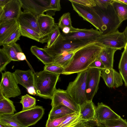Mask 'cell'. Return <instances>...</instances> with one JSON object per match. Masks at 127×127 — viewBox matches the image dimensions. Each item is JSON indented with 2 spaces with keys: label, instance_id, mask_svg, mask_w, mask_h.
I'll list each match as a JSON object with an SVG mask.
<instances>
[{
  "label": "cell",
  "instance_id": "cell-7",
  "mask_svg": "<svg viewBox=\"0 0 127 127\" xmlns=\"http://www.w3.org/2000/svg\"><path fill=\"white\" fill-rule=\"evenodd\" d=\"M95 42L104 47L111 48L121 50L125 47L127 41L123 32L118 30L108 33L101 34Z\"/></svg>",
  "mask_w": 127,
  "mask_h": 127
},
{
  "label": "cell",
  "instance_id": "cell-12",
  "mask_svg": "<svg viewBox=\"0 0 127 127\" xmlns=\"http://www.w3.org/2000/svg\"><path fill=\"white\" fill-rule=\"evenodd\" d=\"M21 8L20 0H11L3 7L0 14V23L12 19L17 20L22 12Z\"/></svg>",
  "mask_w": 127,
  "mask_h": 127
},
{
  "label": "cell",
  "instance_id": "cell-17",
  "mask_svg": "<svg viewBox=\"0 0 127 127\" xmlns=\"http://www.w3.org/2000/svg\"><path fill=\"white\" fill-rule=\"evenodd\" d=\"M73 9L83 19L87 21L99 31L98 21L96 16L90 8L87 7L79 4L71 2Z\"/></svg>",
  "mask_w": 127,
  "mask_h": 127
},
{
  "label": "cell",
  "instance_id": "cell-49",
  "mask_svg": "<svg viewBox=\"0 0 127 127\" xmlns=\"http://www.w3.org/2000/svg\"><path fill=\"white\" fill-rule=\"evenodd\" d=\"M11 0H0V7H3Z\"/></svg>",
  "mask_w": 127,
  "mask_h": 127
},
{
  "label": "cell",
  "instance_id": "cell-52",
  "mask_svg": "<svg viewBox=\"0 0 127 127\" xmlns=\"http://www.w3.org/2000/svg\"><path fill=\"white\" fill-rule=\"evenodd\" d=\"M124 48V49L127 52V43Z\"/></svg>",
  "mask_w": 127,
  "mask_h": 127
},
{
  "label": "cell",
  "instance_id": "cell-47",
  "mask_svg": "<svg viewBox=\"0 0 127 127\" xmlns=\"http://www.w3.org/2000/svg\"><path fill=\"white\" fill-rule=\"evenodd\" d=\"M74 127H93L88 125L86 121H82Z\"/></svg>",
  "mask_w": 127,
  "mask_h": 127
},
{
  "label": "cell",
  "instance_id": "cell-23",
  "mask_svg": "<svg viewBox=\"0 0 127 127\" xmlns=\"http://www.w3.org/2000/svg\"><path fill=\"white\" fill-rule=\"evenodd\" d=\"M32 53L45 65L53 63L54 57L48 54L43 48L36 46H32L30 48Z\"/></svg>",
  "mask_w": 127,
  "mask_h": 127
},
{
  "label": "cell",
  "instance_id": "cell-48",
  "mask_svg": "<svg viewBox=\"0 0 127 127\" xmlns=\"http://www.w3.org/2000/svg\"><path fill=\"white\" fill-rule=\"evenodd\" d=\"M28 93L30 94L35 95H37L35 89L34 87H31L27 89Z\"/></svg>",
  "mask_w": 127,
  "mask_h": 127
},
{
  "label": "cell",
  "instance_id": "cell-13",
  "mask_svg": "<svg viewBox=\"0 0 127 127\" xmlns=\"http://www.w3.org/2000/svg\"><path fill=\"white\" fill-rule=\"evenodd\" d=\"M63 38L65 40H88L95 41L101 36V34L98 30L93 28L90 29H82L79 31L67 34H61Z\"/></svg>",
  "mask_w": 127,
  "mask_h": 127
},
{
  "label": "cell",
  "instance_id": "cell-42",
  "mask_svg": "<svg viewBox=\"0 0 127 127\" xmlns=\"http://www.w3.org/2000/svg\"><path fill=\"white\" fill-rule=\"evenodd\" d=\"M73 2L86 7L91 8L95 7L96 4L95 0H69Z\"/></svg>",
  "mask_w": 127,
  "mask_h": 127
},
{
  "label": "cell",
  "instance_id": "cell-51",
  "mask_svg": "<svg viewBox=\"0 0 127 127\" xmlns=\"http://www.w3.org/2000/svg\"><path fill=\"white\" fill-rule=\"evenodd\" d=\"M119 1L127 5V0H118Z\"/></svg>",
  "mask_w": 127,
  "mask_h": 127
},
{
  "label": "cell",
  "instance_id": "cell-27",
  "mask_svg": "<svg viewBox=\"0 0 127 127\" xmlns=\"http://www.w3.org/2000/svg\"><path fill=\"white\" fill-rule=\"evenodd\" d=\"M79 49L65 53L54 57L53 63L64 68L70 63L76 52Z\"/></svg>",
  "mask_w": 127,
  "mask_h": 127
},
{
  "label": "cell",
  "instance_id": "cell-39",
  "mask_svg": "<svg viewBox=\"0 0 127 127\" xmlns=\"http://www.w3.org/2000/svg\"><path fill=\"white\" fill-rule=\"evenodd\" d=\"M64 68L60 66L53 63L45 65L44 70L48 72L60 75L62 74Z\"/></svg>",
  "mask_w": 127,
  "mask_h": 127
},
{
  "label": "cell",
  "instance_id": "cell-35",
  "mask_svg": "<svg viewBox=\"0 0 127 127\" xmlns=\"http://www.w3.org/2000/svg\"><path fill=\"white\" fill-rule=\"evenodd\" d=\"M72 23L70 14L67 12L64 13L61 16L59 19L58 22L56 24L62 30L65 27H72Z\"/></svg>",
  "mask_w": 127,
  "mask_h": 127
},
{
  "label": "cell",
  "instance_id": "cell-46",
  "mask_svg": "<svg viewBox=\"0 0 127 127\" xmlns=\"http://www.w3.org/2000/svg\"><path fill=\"white\" fill-rule=\"evenodd\" d=\"M17 57L19 61L25 60L27 61L26 56L23 52H18L17 54Z\"/></svg>",
  "mask_w": 127,
  "mask_h": 127
},
{
  "label": "cell",
  "instance_id": "cell-11",
  "mask_svg": "<svg viewBox=\"0 0 127 127\" xmlns=\"http://www.w3.org/2000/svg\"><path fill=\"white\" fill-rule=\"evenodd\" d=\"M23 12H29L36 17L49 10L50 0H20Z\"/></svg>",
  "mask_w": 127,
  "mask_h": 127
},
{
  "label": "cell",
  "instance_id": "cell-2",
  "mask_svg": "<svg viewBox=\"0 0 127 127\" xmlns=\"http://www.w3.org/2000/svg\"><path fill=\"white\" fill-rule=\"evenodd\" d=\"M60 75L44 70L34 73V88L37 95L51 99Z\"/></svg>",
  "mask_w": 127,
  "mask_h": 127
},
{
  "label": "cell",
  "instance_id": "cell-45",
  "mask_svg": "<svg viewBox=\"0 0 127 127\" xmlns=\"http://www.w3.org/2000/svg\"><path fill=\"white\" fill-rule=\"evenodd\" d=\"M82 29L75 28L73 27H65L63 28L62 30V33L64 34H67L70 33L80 31Z\"/></svg>",
  "mask_w": 127,
  "mask_h": 127
},
{
  "label": "cell",
  "instance_id": "cell-1",
  "mask_svg": "<svg viewBox=\"0 0 127 127\" xmlns=\"http://www.w3.org/2000/svg\"><path fill=\"white\" fill-rule=\"evenodd\" d=\"M104 48L95 42L80 48L75 53L62 74L78 73L87 70Z\"/></svg>",
  "mask_w": 127,
  "mask_h": 127
},
{
  "label": "cell",
  "instance_id": "cell-20",
  "mask_svg": "<svg viewBox=\"0 0 127 127\" xmlns=\"http://www.w3.org/2000/svg\"><path fill=\"white\" fill-rule=\"evenodd\" d=\"M19 27L17 20L12 19L0 23V45Z\"/></svg>",
  "mask_w": 127,
  "mask_h": 127
},
{
  "label": "cell",
  "instance_id": "cell-19",
  "mask_svg": "<svg viewBox=\"0 0 127 127\" xmlns=\"http://www.w3.org/2000/svg\"><path fill=\"white\" fill-rule=\"evenodd\" d=\"M17 21L19 26L31 29L39 34L42 37L37 22V17L31 13L22 12Z\"/></svg>",
  "mask_w": 127,
  "mask_h": 127
},
{
  "label": "cell",
  "instance_id": "cell-30",
  "mask_svg": "<svg viewBox=\"0 0 127 127\" xmlns=\"http://www.w3.org/2000/svg\"><path fill=\"white\" fill-rule=\"evenodd\" d=\"M83 121L80 112H76L69 115L58 127H74Z\"/></svg>",
  "mask_w": 127,
  "mask_h": 127
},
{
  "label": "cell",
  "instance_id": "cell-41",
  "mask_svg": "<svg viewBox=\"0 0 127 127\" xmlns=\"http://www.w3.org/2000/svg\"><path fill=\"white\" fill-rule=\"evenodd\" d=\"M69 115L51 120L48 119L45 127H58L67 118Z\"/></svg>",
  "mask_w": 127,
  "mask_h": 127
},
{
  "label": "cell",
  "instance_id": "cell-44",
  "mask_svg": "<svg viewBox=\"0 0 127 127\" xmlns=\"http://www.w3.org/2000/svg\"><path fill=\"white\" fill-rule=\"evenodd\" d=\"M96 68L101 69L107 68L97 58L89 66L88 68Z\"/></svg>",
  "mask_w": 127,
  "mask_h": 127
},
{
  "label": "cell",
  "instance_id": "cell-18",
  "mask_svg": "<svg viewBox=\"0 0 127 127\" xmlns=\"http://www.w3.org/2000/svg\"><path fill=\"white\" fill-rule=\"evenodd\" d=\"M37 22L44 42V38L46 40L45 37L47 36L54 29L56 24L54 19L52 16L43 14L37 17Z\"/></svg>",
  "mask_w": 127,
  "mask_h": 127
},
{
  "label": "cell",
  "instance_id": "cell-4",
  "mask_svg": "<svg viewBox=\"0 0 127 127\" xmlns=\"http://www.w3.org/2000/svg\"><path fill=\"white\" fill-rule=\"evenodd\" d=\"M95 41L88 40H66L63 38L61 34L51 47L43 49L49 55L54 57L79 49Z\"/></svg>",
  "mask_w": 127,
  "mask_h": 127
},
{
  "label": "cell",
  "instance_id": "cell-50",
  "mask_svg": "<svg viewBox=\"0 0 127 127\" xmlns=\"http://www.w3.org/2000/svg\"><path fill=\"white\" fill-rule=\"evenodd\" d=\"M125 37L127 43V26L123 32Z\"/></svg>",
  "mask_w": 127,
  "mask_h": 127
},
{
  "label": "cell",
  "instance_id": "cell-16",
  "mask_svg": "<svg viewBox=\"0 0 127 127\" xmlns=\"http://www.w3.org/2000/svg\"><path fill=\"white\" fill-rule=\"evenodd\" d=\"M95 117L97 124L106 120L118 119L121 117L110 107L102 102H98L95 110Z\"/></svg>",
  "mask_w": 127,
  "mask_h": 127
},
{
  "label": "cell",
  "instance_id": "cell-8",
  "mask_svg": "<svg viewBox=\"0 0 127 127\" xmlns=\"http://www.w3.org/2000/svg\"><path fill=\"white\" fill-rule=\"evenodd\" d=\"M0 91L5 97L8 98L14 97L21 95L20 90L12 73L8 71L2 73Z\"/></svg>",
  "mask_w": 127,
  "mask_h": 127
},
{
  "label": "cell",
  "instance_id": "cell-40",
  "mask_svg": "<svg viewBox=\"0 0 127 127\" xmlns=\"http://www.w3.org/2000/svg\"><path fill=\"white\" fill-rule=\"evenodd\" d=\"M12 60L3 50L0 49V72H1L5 69L6 66Z\"/></svg>",
  "mask_w": 127,
  "mask_h": 127
},
{
  "label": "cell",
  "instance_id": "cell-9",
  "mask_svg": "<svg viewBox=\"0 0 127 127\" xmlns=\"http://www.w3.org/2000/svg\"><path fill=\"white\" fill-rule=\"evenodd\" d=\"M102 70L94 68L88 69L86 91L87 101L92 100L97 92Z\"/></svg>",
  "mask_w": 127,
  "mask_h": 127
},
{
  "label": "cell",
  "instance_id": "cell-3",
  "mask_svg": "<svg viewBox=\"0 0 127 127\" xmlns=\"http://www.w3.org/2000/svg\"><path fill=\"white\" fill-rule=\"evenodd\" d=\"M96 16L101 34L118 30L121 23L116 14L111 4L106 9H102L97 6L90 8Z\"/></svg>",
  "mask_w": 127,
  "mask_h": 127
},
{
  "label": "cell",
  "instance_id": "cell-32",
  "mask_svg": "<svg viewBox=\"0 0 127 127\" xmlns=\"http://www.w3.org/2000/svg\"><path fill=\"white\" fill-rule=\"evenodd\" d=\"M19 29L21 36L42 43L41 36L34 30L28 27L20 26H19Z\"/></svg>",
  "mask_w": 127,
  "mask_h": 127
},
{
  "label": "cell",
  "instance_id": "cell-53",
  "mask_svg": "<svg viewBox=\"0 0 127 127\" xmlns=\"http://www.w3.org/2000/svg\"><path fill=\"white\" fill-rule=\"evenodd\" d=\"M0 127H4L1 125H0Z\"/></svg>",
  "mask_w": 127,
  "mask_h": 127
},
{
  "label": "cell",
  "instance_id": "cell-10",
  "mask_svg": "<svg viewBox=\"0 0 127 127\" xmlns=\"http://www.w3.org/2000/svg\"><path fill=\"white\" fill-rule=\"evenodd\" d=\"M52 107L60 105L65 106L76 112H79L80 106L74 100L66 90L56 89L51 99Z\"/></svg>",
  "mask_w": 127,
  "mask_h": 127
},
{
  "label": "cell",
  "instance_id": "cell-33",
  "mask_svg": "<svg viewBox=\"0 0 127 127\" xmlns=\"http://www.w3.org/2000/svg\"><path fill=\"white\" fill-rule=\"evenodd\" d=\"M97 124L99 127H127L126 120L121 117L118 119L106 120Z\"/></svg>",
  "mask_w": 127,
  "mask_h": 127
},
{
  "label": "cell",
  "instance_id": "cell-15",
  "mask_svg": "<svg viewBox=\"0 0 127 127\" xmlns=\"http://www.w3.org/2000/svg\"><path fill=\"white\" fill-rule=\"evenodd\" d=\"M34 72L32 70H22L16 69L13 74L17 82L27 89L34 87Z\"/></svg>",
  "mask_w": 127,
  "mask_h": 127
},
{
  "label": "cell",
  "instance_id": "cell-38",
  "mask_svg": "<svg viewBox=\"0 0 127 127\" xmlns=\"http://www.w3.org/2000/svg\"><path fill=\"white\" fill-rule=\"evenodd\" d=\"M21 36L19 27L15 32H13L0 45V46H3L8 45L11 43H16L18 40H20V38Z\"/></svg>",
  "mask_w": 127,
  "mask_h": 127
},
{
  "label": "cell",
  "instance_id": "cell-31",
  "mask_svg": "<svg viewBox=\"0 0 127 127\" xmlns=\"http://www.w3.org/2000/svg\"><path fill=\"white\" fill-rule=\"evenodd\" d=\"M118 68L125 85L127 87V52L125 49L122 53Z\"/></svg>",
  "mask_w": 127,
  "mask_h": 127
},
{
  "label": "cell",
  "instance_id": "cell-21",
  "mask_svg": "<svg viewBox=\"0 0 127 127\" xmlns=\"http://www.w3.org/2000/svg\"><path fill=\"white\" fill-rule=\"evenodd\" d=\"M80 113L84 121L96 122L95 117L96 107L92 100L87 101L80 106Z\"/></svg>",
  "mask_w": 127,
  "mask_h": 127
},
{
  "label": "cell",
  "instance_id": "cell-26",
  "mask_svg": "<svg viewBox=\"0 0 127 127\" xmlns=\"http://www.w3.org/2000/svg\"><path fill=\"white\" fill-rule=\"evenodd\" d=\"M111 5L121 23L127 19V5L118 0H113Z\"/></svg>",
  "mask_w": 127,
  "mask_h": 127
},
{
  "label": "cell",
  "instance_id": "cell-28",
  "mask_svg": "<svg viewBox=\"0 0 127 127\" xmlns=\"http://www.w3.org/2000/svg\"><path fill=\"white\" fill-rule=\"evenodd\" d=\"M2 49L12 61H19L17 57V54L23 52L19 44L14 43L4 45Z\"/></svg>",
  "mask_w": 127,
  "mask_h": 127
},
{
  "label": "cell",
  "instance_id": "cell-6",
  "mask_svg": "<svg viewBox=\"0 0 127 127\" xmlns=\"http://www.w3.org/2000/svg\"><path fill=\"white\" fill-rule=\"evenodd\" d=\"M44 112L43 107L36 105L31 109L16 113L13 116L24 126L28 127L35 125L39 121Z\"/></svg>",
  "mask_w": 127,
  "mask_h": 127
},
{
  "label": "cell",
  "instance_id": "cell-24",
  "mask_svg": "<svg viewBox=\"0 0 127 127\" xmlns=\"http://www.w3.org/2000/svg\"><path fill=\"white\" fill-rule=\"evenodd\" d=\"M75 112L65 106L59 105L52 107L49 113L48 119L51 120L62 117Z\"/></svg>",
  "mask_w": 127,
  "mask_h": 127
},
{
  "label": "cell",
  "instance_id": "cell-34",
  "mask_svg": "<svg viewBox=\"0 0 127 127\" xmlns=\"http://www.w3.org/2000/svg\"><path fill=\"white\" fill-rule=\"evenodd\" d=\"M20 103L23 105L22 111H24L35 107L36 106V100L35 98L26 94L21 96Z\"/></svg>",
  "mask_w": 127,
  "mask_h": 127
},
{
  "label": "cell",
  "instance_id": "cell-5",
  "mask_svg": "<svg viewBox=\"0 0 127 127\" xmlns=\"http://www.w3.org/2000/svg\"><path fill=\"white\" fill-rule=\"evenodd\" d=\"M88 72L87 69L78 73L75 79L69 83L66 90L79 106L87 101L86 91Z\"/></svg>",
  "mask_w": 127,
  "mask_h": 127
},
{
  "label": "cell",
  "instance_id": "cell-36",
  "mask_svg": "<svg viewBox=\"0 0 127 127\" xmlns=\"http://www.w3.org/2000/svg\"><path fill=\"white\" fill-rule=\"evenodd\" d=\"M59 28L56 24L52 31L48 36V39L45 48H49L53 44L59 36L61 34Z\"/></svg>",
  "mask_w": 127,
  "mask_h": 127
},
{
  "label": "cell",
  "instance_id": "cell-43",
  "mask_svg": "<svg viewBox=\"0 0 127 127\" xmlns=\"http://www.w3.org/2000/svg\"><path fill=\"white\" fill-rule=\"evenodd\" d=\"M96 6L102 9H106L112 4L113 0H95Z\"/></svg>",
  "mask_w": 127,
  "mask_h": 127
},
{
  "label": "cell",
  "instance_id": "cell-14",
  "mask_svg": "<svg viewBox=\"0 0 127 127\" xmlns=\"http://www.w3.org/2000/svg\"><path fill=\"white\" fill-rule=\"evenodd\" d=\"M101 77L107 86L110 88H117L123 84V79L121 74L113 68L102 69Z\"/></svg>",
  "mask_w": 127,
  "mask_h": 127
},
{
  "label": "cell",
  "instance_id": "cell-37",
  "mask_svg": "<svg viewBox=\"0 0 127 127\" xmlns=\"http://www.w3.org/2000/svg\"><path fill=\"white\" fill-rule=\"evenodd\" d=\"M60 0H50L49 5V10L46 12L47 15L52 16L55 15L56 11L61 10Z\"/></svg>",
  "mask_w": 127,
  "mask_h": 127
},
{
  "label": "cell",
  "instance_id": "cell-22",
  "mask_svg": "<svg viewBox=\"0 0 127 127\" xmlns=\"http://www.w3.org/2000/svg\"><path fill=\"white\" fill-rule=\"evenodd\" d=\"M118 50L111 48L104 47L97 58L103 64L106 68H113L114 54Z\"/></svg>",
  "mask_w": 127,
  "mask_h": 127
},
{
  "label": "cell",
  "instance_id": "cell-29",
  "mask_svg": "<svg viewBox=\"0 0 127 127\" xmlns=\"http://www.w3.org/2000/svg\"><path fill=\"white\" fill-rule=\"evenodd\" d=\"M13 115H0V125L4 127H25L13 116Z\"/></svg>",
  "mask_w": 127,
  "mask_h": 127
},
{
  "label": "cell",
  "instance_id": "cell-25",
  "mask_svg": "<svg viewBox=\"0 0 127 127\" xmlns=\"http://www.w3.org/2000/svg\"><path fill=\"white\" fill-rule=\"evenodd\" d=\"M16 111L13 102L5 97L0 91V115L14 114Z\"/></svg>",
  "mask_w": 127,
  "mask_h": 127
}]
</instances>
